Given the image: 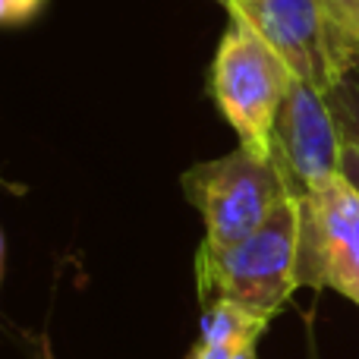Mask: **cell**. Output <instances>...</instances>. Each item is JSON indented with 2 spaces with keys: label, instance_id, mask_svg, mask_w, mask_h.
Here are the masks:
<instances>
[{
  "label": "cell",
  "instance_id": "12",
  "mask_svg": "<svg viewBox=\"0 0 359 359\" xmlns=\"http://www.w3.org/2000/svg\"><path fill=\"white\" fill-rule=\"evenodd\" d=\"M215 4H221V6H224V10H227V0H215Z\"/></svg>",
  "mask_w": 359,
  "mask_h": 359
},
{
  "label": "cell",
  "instance_id": "9",
  "mask_svg": "<svg viewBox=\"0 0 359 359\" xmlns=\"http://www.w3.org/2000/svg\"><path fill=\"white\" fill-rule=\"evenodd\" d=\"M44 10V0H0V16L6 25L32 22Z\"/></svg>",
  "mask_w": 359,
  "mask_h": 359
},
{
  "label": "cell",
  "instance_id": "13",
  "mask_svg": "<svg viewBox=\"0 0 359 359\" xmlns=\"http://www.w3.org/2000/svg\"><path fill=\"white\" fill-rule=\"evenodd\" d=\"M353 76H356V82H359V69H356V73H353Z\"/></svg>",
  "mask_w": 359,
  "mask_h": 359
},
{
  "label": "cell",
  "instance_id": "2",
  "mask_svg": "<svg viewBox=\"0 0 359 359\" xmlns=\"http://www.w3.org/2000/svg\"><path fill=\"white\" fill-rule=\"evenodd\" d=\"M230 16L208 73V92L221 117L233 126L243 149L271 158V133L278 111L293 86L287 60L246 22Z\"/></svg>",
  "mask_w": 359,
  "mask_h": 359
},
{
  "label": "cell",
  "instance_id": "6",
  "mask_svg": "<svg viewBox=\"0 0 359 359\" xmlns=\"http://www.w3.org/2000/svg\"><path fill=\"white\" fill-rule=\"evenodd\" d=\"M227 13L246 19L284 57L293 76L322 92L344 82L322 0H227Z\"/></svg>",
  "mask_w": 359,
  "mask_h": 359
},
{
  "label": "cell",
  "instance_id": "7",
  "mask_svg": "<svg viewBox=\"0 0 359 359\" xmlns=\"http://www.w3.org/2000/svg\"><path fill=\"white\" fill-rule=\"evenodd\" d=\"M271 322L274 318L233 299H215L202 306L198 341L186 359H255L259 341Z\"/></svg>",
  "mask_w": 359,
  "mask_h": 359
},
{
  "label": "cell",
  "instance_id": "8",
  "mask_svg": "<svg viewBox=\"0 0 359 359\" xmlns=\"http://www.w3.org/2000/svg\"><path fill=\"white\" fill-rule=\"evenodd\" d=\"M334 35V50L341 73L347 79L359 69V0H322Z\"/></svg>",
  "mask_w": 359,
  "mask_h": 359
},
{
  "label": "cell",
  "instance_id": "3",
  "mask_svg": "<svg viewBox=\"0 0 359 359\" xmlns=\"http://www.w3.org/2000/svg\"><path fill=\"white\" fill-rule=\"evenodd\" d=\"M183 192L202 215L208 246H230L243 236L255 233L278 211L287 196L284 177L271 158L236 145L233 151L198 161L180 177Z\"/></svg>",
  "mask_w": 359,
  "mask_h": 359
},
{
  "label": "cell",
  "instance_id": "10",
  "mask_svg": "<svg viewBox=\"0 0 359 359\" xmlns=\"http://www.w3.org/2000/svg\"><path fill=\"white\" fill-rule=\"evenodd\" d=\"M41 359H54V347H50V337H41Z\"/></svg>",
  "mask_w": 359,
  "mask_h": 359
},
{
  "label": "cell",
  "instance_id": "5",
  "mask_svg": "<svg viewBox=\"0 0 359 359\" xmlns=\"http://www.w3.org/2000/svg\"><path fill=\"white\" fill-rule=\"evenodd\" d=\"M299 205V278L306 287H328L350 299L359 290V189L341 174L322 189L303 196Z\"/></svg>",
  "mask_w": 359,
  "mask_h": 359
},
{
  "label": "cell",
  "instance_id": "1",
  "mask_svg": "<svg viewBox=\"0 0 359 359\" xmlns=\"http://www.w3.org/2000/svg\"><path fill=\"white\" fill-rule=\"evenodd\" d=\"M299 255H303V205L297 196H287L255 233L230 246H208V243L198 246V306L233 299L268 318H278L293 290L303 287Z\"/></svg>",
  "mask_w": 359,
  "mask_h": 359
},
{
  "label": "cell",
  "instance_id": "4",
  "mask_svg": "<svg viewBox=\"0 0 359 359\" xmlns=\"http://www.w3.org/2000/svg\"><path fill=\"white\" fill-rule=\"evenodd\" d=\"M271 161L297 198L341 177L344 133L328 92L306 79H293L271 133Z\"/></svg>",
  "mask_w": 359,
  "mask_h": 359
},
{
  "label": "cell",
  "instance_id": "11",
  "mask_svg": "<svg viewBox=\"0 0 359 359\" xmlns=\"http://www.w3.org/2000/svg\"><path fill=\"white\" fill-rule=\"evenodd\" d=\"M350 299H353V303L359 306V290H356V293H353V297H350Z\"/></svg>",
  "mask_w": 359,
  "mask_h": 359
}]
</instances>
